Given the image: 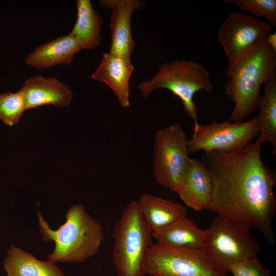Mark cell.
Masks as SVG:
<instances>
[{"label": "cell", "mask_w": 276, "mask_h": 276, "mask_svg": "<svg viewBox=\"0 0 276 276\" xmlns=\"http://www.w3.org/2000/svg\"><path fill=\"white\" fill-rule=\"evenodd\" d=\"M134 70L130 57L109 52L103 55L90 78L106 84L115 94L121 106L127 107L130 105L129 82Z\"/></svg>", "instance_id": "12"}, {"label": "cell", "mask_w": 276, "mask_h": 276, "mask_svg": "<svg viewBox=\"0 0 276 276\" xmlns=\"http://www.w3.org/2000/svg\"><path fill=\"white\" fill-rule=\"evenodd\" d=\"M271 29L269 24L251 15L239 12L229 14L217 33L218 40L227 57L228 65L264 42Z\"/></svg>", "instance_id": "10"}, {"label": "cell", "mask_w": 276, "mask_h": 276, "mask_svg": "<svg viewBox=\"0 0 276 276\" xmlns=\"http://www.w3.org/2000/svg\"><path fill=\"white\" fill-rule=\"evenodd\" d=\"M158 88L167 89L179 98L185 112L194 122V130L197 129L199 124L194 96L200 90L207 93L213 90L206 68L192 60H176L164 63L151 79L138 85L141 96L144 98Z\"/></svg>", "instance_id": "5"}, {"label": "cell", "mask_w": 276, "mask_h": 276, "mask_svg": "<svg viewBox=\"0 0 276 276\" xmlns=\"http://www.w3.org/2000/svg\"><path fill=\"white\" fill-rule=\"evenodd\" d=\"M257 140L229 152H205L203 164L212 181L208 210L241 227L260 232L275 242L276 175L262 160Z\"/></svg>", "instance_id": "1"}, {"label": "cell", "mask_w": 276, "mask_h": 276, "mask_svg": "<svg viewBox=\"0 0 276 276\" xmlns=\"http://www.w3.org/2000/svg\"><path fill=\"white\" fill-rule=\"evenodd\" d=\"M229 273L233 276H272L258 256L252 257L233 265Z\"/></svg>", "instance_id": "23"}, {"label": "cell", "mask_w": 276, "mask_h": 276, "mask_svg": "<svg viewBox=\"0 0 276 276\" xmlns=\"http://www.w3.org/2000/svg\"><path fill=\"white\" fill-rule=\"evenodd\" d=\"M103 7L110 9L111 45L109 53L130 57L135 48L131 34V19L134 10L142 8L141 0H101Z\"/></svg>", "instance_id": "11"}, {"label": "cell", "mask_w": 276, "mask_h": 276, "mask_svg": "<svg viewBox=\"0 0 276 276\" xmlns=\"http://www.w3.org/2000/svg\"><path fill=\"white\" fill-rule=\"evenodd\" d=\"M224 3L234 4L257 18L263 17L271 26H276L275 0H226Z\"/></svg>", "instance_id": "22"}, {"label": "cell", "mask_w": 276, "mask_h": 276, "mask_svg": "<svg viewBox=\"0 0 276 276\" xmlns=\"http://www.w3.org/2000/svg\"><path fill=\"white\" fill-rule=\"evenodd\" d=\"M264 94L258 105L260 131L256 140L260 144L271 143L276 149V72L263 84Z\"/></svg>", "instance_id": "20"}, {"label": "cell", "mask_w": 276, "mask_h": 276, "mask_svg": "<svg viewBox=\"0 0 276 276\" xmlns=\"http://www.w3.org/2000/svg\"><path fill=\"white\" fill-rule=\"evenodd\" d=\"M265 43L274 52H276V32H270L266 36Z\"/></svg>", "instance_id": "24"}, {"label": "cell", "mask_w": 276, "mask_h": 276, "mask_svg": "<svg viewBox=\"0 0 276 276\" xmlns=\"http://www.w3.org/2000/svg\"><path fill=\"white\" fill-rule=\"evenodd\" d=\"M148 276H226L210 262L204 250L171 248L152 243L145 264Z\"/></svg>", "instance_id": "8"}, {"label": "cell", "mask_w": 276, "mask_h": 276, "mask_svg": "<svg viewBox=\"0 0 276 276\" xmlns=\"http://www.w3.org/2000/svg\"><path fill=\"white\" fill-rule=\"evenodd\" d=\"M189 154L188 139L180 124L157 130L152 157V173L156 181L177 193L186 171Z\"/></svg>", "instance_id": "7"}, {"label": "cell", "mask_w": 276, "mask_h": 276, "mask_svg": "<svg viewBox=\"0 0 276 276\" xmlns=\"http://www.w3.org/2000/svg\"><path fill=\"white\" fill-rule=\"evenodd\" d=\"M77 20L71 32L81 50H92L101 42L102 20L90 0H77Z\"/></svg>", "instance_id": "19"}, {"label": "cell", "mask_w": 276, "mask_h": 276, "mask_svg": "<svg viewBox=\"0 0 276 276\" xmlns=\"http://www.w3.org/2000/svg\"><path fill=\"white\" fill-rule=\"evenodd\" d=\"M275 72L276 52L265 41L228 65L224 93L234 103L228 121H244L258 108L260 88Z\"/></svg>", "instance_id": "3"}, {"label": "cell", "mask_w": 276, "mask_h": 276, "mask_svg": "<svg viewBox=\"0 0 276 276\" xmlns=\"http://www.w3.org/2000/svg\"><path fill=\"white\" fill-rule=\"evenodd\" d=\"M24 94L26 110L52 105L57 107L69 106L73 100L70 88L54 77L36 75L30 77L20 89Z\"/></svg>", "instance_id": "13"}, {"label": "cell", "mask_w": 276, "mask_h": 276, "mask_svg": "<svg viewBox=\"0 0 276 276\" xmlns=\"http://www.w3.org/2000/svg\"><path fill=\"white\" fill-rule=\"evenodd\" d=\"M112 263L117 276H147L145 264L152 232L136 201L130 202L113 227Z\"/></svg>", "instance_id": "4"}, {"label": "cell", "mask_w": 276, "mask_h": 276, "mask_svg": "<svg viewBox=\"0 0 276 276\" xmlns=\"http://www.w3.org/2000/svg\"><path fill=\"white\" fill-rule=\"evenodd\" d=\"M3 267L7 276H65L55 263L38 260L13 245L7 250Z\"/></svg>", "instance_id": "18"}, {"label": "cell", "mask_w": 276, "mask_h": 276, "mask_svg": "<svg viewBox=\"0 0 276 276\" xmlns=\"http://www.w3.org/2000/svg\"><path fill=\"white\" fill-rule=\"evenodd\" d=\"M156 243L171 248L204 250L205 232L187 216L158 232L152 233Z\"/></svg>", "instance_id": "17"}, {"label": "cell", "mask_w": 276, "mask_h": 276, "mask_svg": "<svg viewBox=\"0 0 276 276\" xmlns=\"http://www.w3.org/2000/svg\"><path fill=\"white\" fill-rule=\"evenodd\" d=\"M136 201L145 221L152 233L160 231L187 216L183 205L155 195L143 194Z\"/></svg>", "instance_id": "15"}, {"label": "cell", "mask_w": 276, "mask_h": 276, "mask_svg": "<svg viewBox=\"0 0 276 276\" xmlns=\"http://www.w3.org/2000/svg\"><path fill=\"white\" fill-rule=\"evenodd\" d=\"M204 250L212 264L227 274L231 267L255 256L260 247L250 231L220 217H215L205 229Z\"/></svg>", "instance_id": "6"}, {"label": "cell", "mask_w": 276, "mask_h": 276, "mask_svg": "<svg viewBox=\"0 0 276 276\" xmlns=\"http://www.w3.org/2000/svg\"><path fill=\"white\" fill-rule=\"evenodd\" d=\"M212 192L209 172L203 162L190 157L186 171L177 192L182 201L196 211L207 210Z\"/></svg>", "instance_id": "14"}, {"label": "cell", "mask_w": 276, "mask_h": 276, "mask_svg": "<svg viewBox=\"0 0 276 276\" xmlns=\"http://www.w3.org/2000/svg\"><path fill=\"white\" fill-rule=\"evenodd\" d=\"M25 110L26 104L21 89L16 93L0 95V120L5 125L12 126L17 124Z\"/></svg>", "instance_id": "21"}, {"label": "cell", "mask_w": 276, "mask_h": 276, "mask_svg": "<svg viewBox=\"0 0 276 276\" xmlns=\"http://www.w3.org/2000/svg\"><path fill=\"white\" fill-rule=\"evenodd\" d=\"M38 227L44 242L53 241V251L48 255L54 263H81L96 255L105 238L102 224L92 217L80 203L72 205L65 221L52 229L38 211Z\"/></svg>", "instance_id": "2"}, {"label": "cell", "mask_w": 276, "mask_h": 276, "mask_svg": "<svg viewBox=\"0 0 276 276\" xmlns=\"http://www.w3.org/2000/svg\"><path fill=\"white\" fill-rule=\"evenodd\" d=\"M80 50L70 33L37 47L26 57L25 63L40 70L69 64Z\"/></svg>", "instance_id": "16"}, {"label": "cell", "mask_w": 276, "mask_h": 276, "mask_svg": "<svg viewBox=\"0 0 276 276\" xmlns=\"http://www.w3.org/2000/svg\"><path fill=\"white\" fill-rule=\"evenodd\" d=\"M260 131L258 116L241 122L213 121L199 124L188 140L189 153L199 151L229 152L243 147L257 135Z\"/></svg>", "instance_id": "9"}]
</instances>
